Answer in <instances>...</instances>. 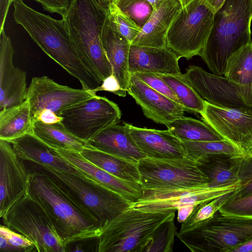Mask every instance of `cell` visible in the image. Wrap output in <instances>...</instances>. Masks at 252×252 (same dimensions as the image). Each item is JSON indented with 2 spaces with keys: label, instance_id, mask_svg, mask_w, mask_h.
<instances>
[{
  "label": "cell",
  "instance_id": "obj_1",
  "mask_svg": "<svg viewBox=\"0 0 252 252\" xmlns=\"http://www.w3.org/2000/svg\"><path fill=\"white\" fill-rule=\"evenodd\" d=\"M13 6L15 21L23 27L47 56L78 79L82 89L93 90L101 85L79 56L64 19L57 20L38 12L23 0H15Z\"/></svg>",
  "mask_w": 252,
  "mask_h": 252
},
{
  "label": "cell",
  "instance_id": "obj_2",
  "mask_svg": "<svg viewBox=\"0 0 252 252\" xmlns=\"http://www.w3.org/2000/svg\"><path fill=\"white\" fill-rule=\"evenodd\" d=\"M28 194L45 210L66 245L97 238L102 229L49 175L35 167L29 171Z\"/></svg>",
  "mask_w": 252,
  "mask_h": 252
},
{
  "label": "cell",
  "instance_id": "obj_3",
  "mask_svg": "<svg viewBox=\"0 0 252 252\" xmlns=\"http://www.w3.org/2000/svg\"><path fill=\"white\" fill-rule=\"evenodd\" d=\"M251 0H225L215 13L210 33L200 53L213 73L224 76L229 57L252 41Z\"/></svg>",
  "mask_w": 252,
  "mask_h": 252
},
{
  "label": "cell",
  "instance_id": "obj_4",
  "mask_svg": "<svg viewBox=\"0 0 252 252\" xmlns=\"http://www.w3.org/2000/svg\"><path fill=\"white\" fill-rule=\"evenodd\" d=\"M106 15L96 0H72L63 18L81 59L101 82L113 73L101 39Z\"/></svg>",
  "mask_w": 252,
  "mask_h": 252
},
{
  "label": "cell",
  "instance_id": "obj_5",
  "mask_svg": "<svg viewBox=\"0 0 252 252\" xmlns=\"http://www.w3.org/2000/svg\"><path fill=\"white\" fill-rule=\"evenodd\" d=\"M51 176L79 204L102 229L131 203L78 169L65 172L35 164Z\"/></svg>",
  "mask_w": 252,
  "mask_h": 252
},
{
  "label": "cell",
  "instance_id": "obj_6",
  "mask_svg": "<svg viewBox=\"0 0 252 252\" xmlns=\"http://www.w3.org/2000/svg\"><path fill=\"white\" fill-rule=\"evenodd\" d=\"M176 211L146 212L128 207L103 228L96 251L144 252L158 227L174 219Z\"/></svg>",
  "mask_w": 252,
  "mask_h": 252
},
{
  "label": "cell",
  "instance_id": "obj_7",
  "mask_svg": "<svg viewBox=\"0 0 252 252\" xmlns=\"http://www.w3.org/2000/svg\"><path fill=\"white\" fill-rule=\"evenodd\" d=\"M217 213L176 236L192 252H231L252 239V218Z\"/></svg>",
  "mask_w": 252,
  "mask_h": 252
},
{
  "label": "cell",
  "instance_id": "obj_8",
  "mask_svg": "<svg viewBox=\"0 0 252 252\" xmlns=\"http://www.w3.org/2000/svg\"><path fill=\"white\" fill-rule=\"evenodd\" d=\"M11 230L31 241L38 252H65L67 246L48 215L28 193L11 206L1 217Z\"/></svg>",
  "mask_w": 252,
  "mask_h": 252
},
{
  "label": "cell",
  "instance_id": "obj_9",
  "mask_svg": "<svg viewBox=\"0 0 252 252\" xmlns=\"http://www.w3.org/2000/svg\"><path fill=\"white\" fill-rule=\"evenodd\" d=\"M215 13L204 0L189 1L173 21L166 47L187 60L199 56L210 33Z\"/></svg>",
  "mask_w": 252,
  "mask_h": 252
},
{
  "label": "cell",
  "instance_id": "obj_10",
  "mask_svg": "<svg viewBox=\"0 0 252 252\" xmlns=\"http://www.w3.org/2000/svg\"><path fill=\"white\" fill-rule=\"evenodd\" d=\"M138 167L142 189L170 190L208 186V177L195 161L187 157L163 159L146 157L138 162Z\"/></svg>",
  "mask_w": 252,
  "mask_h": 252
},
{
  "label": "cell",
  "instance_id": "obj_11",
  "mask_svg": "<svg viewBox=\"0 0 252 252\" xmlns=\"http://www.w3.org/2000/svg\"><path fill=\"white\" fill-rule=\"evenodd\" d=\"M121 116L116 103L96 94L63 110L60 115L65 128L86 142L106 127L118 124Z\"/></svg>",
  "mask_w": 252,
  "mask_h": 252
},
{
  "label": "cell",
  "instance_id": "obj_12",
  "mask_svg": "<svg viewBox=\"0 0 252 252\" xmlns=\"http://www.w3.org/2000/svg\"><path fill=\"white\" fill-rule=\"evenodd\" d=\"M204 122L244 157L252 155V107H227L205 100L200 114Z\"/></svg>",
  "mask_w": 252,
  "mask_h": 252
},
{
  "label": "cell",
  "instance_id": "obj_13",
  "mask_svg": "<svg viewBox=\"0 0 252 252\" xmlns=\"http://www.w3.org/2000/svg\"><path fill=\"white\" fill-rule=\"evenodd\" d=\"M240 183L216 188L207 186L170 190L143 189L141 196L129 208L146 212L177 210L187 205H197L235 191Z\"/></svg>",
  "mask_w": 252,
  "mask_h": 252
},
{
  "label": "cell",
  "instance_id": "obj_14",
  "mask_svg": "<svg viewBox=\"0 0 252 252\" xmlns=\"http://www.w3.org/2000/svg\"><path fill=\"white\" fill-rule=\"evenodd\" d=\"M95 95L92 90L62 85L44 75L32 78L26 99L30 103L33 121L43 109H49L60 116L63 110Z\"/></svg>",
  "mask_w": 252,
  "mask_h": 252
},
{
  "label": "cell",
  "instance_id": "obj_15",
  "mask_svg": "<svg viewBox=\"0 0 252 252\" xmlns=\"http://www.w3.org/2000/svg\"><path fill=\"white\" fill-rule=\"evenodd\" d=\"M11 144L0 139V217L28 193L29 171Z\"/></svg>",
  "mask_w": 252,
  "mask_h": 252
},
{
  "label": "cell",
  "instance_id": "obj_16",
  "mask_svg": "<svg viewBox=\"0 0 252 252\" xmlns=\"http://www.w3.org/2000/svg\"><path fill=\"white\" fill-rule=\"evenodd\" d=\"M184 74L207 102L223 107H249L243 101L240 86L226 77L209 73L194 65L189 66Z\"/></svg>",
  "mask_w": 252,
  "mask_h": 252
},
{
  "label": "cell",
  "instance_id": "obj_17",
  "mask_svg": "<svg viewBox=\"0 0 252 252\" xmlns=\"http://www.w3.org/2000/svg\"><path fill=\"white\" fill-rule=\"evenodd\" d=\"M127 93L140 106L145 117L157 124L166 126L184 116L186 111L182 105L156 91L133 74Z\"/></svg>",
  "mask_w": 252,
  "mask_h": 252
},
{
  "label": "cell",
  "instance_id": "obj_18",
  "mask_svg": "<svg viewBox=\"0 0 252 252\" xmlns=\"http://www.w3.org/2000/svg\"><path fill=\"white\" fill-rule=\"evenodd\" d=\"M0 35V111L18 105L27 98L26 72L13 63L14 50L4 29Z\"/></svg>",
  "mask_w": 252,
  "mask_h": 252
},
{
  "label": "cell",
  "instance_id": "obj_19",
  "mask_svg": "<svg viewBox=\"0 0 252 252\" xmlns=\"http://www.w3.org/2000/svg\"><path fill=\"white\" fill-rule=\"evenodd\" d=\"M50 148L73 166L130 202H135L141 196L143 189L140 184L126 181L111 174L87 160L79 152Z\"/></svg>",
  "mask_w": 252,
  "mask_h": 252
},
{
  "label": "cell",
  "instance_id": "obj_20",
  "mask_svg": "<svg viewBox=\"0 0 252 252\" xmlns=\"http://www.w3.org/2000/svg\"><path fill=\"white\" fill-rule=\"evenodd\" d=\"M126 124L135 143L147 157L163 159L186 157L182 141L168 129L158 130Z\"/></svg>",
  "mask_w": 252,
  "mask_h": 252
},
{
  "label": "cell",
  "instance_id": "obj_21",
  "mask_svg": "<svg viewBox=\"0 0 252 252\" xmlns=\"http://www.w3.org/2000/svg\"><path fill=\"white\" fill-rule=\"evenodd\" d=\"M181 57L166 47H154L131 44L128 65L131 74L148 72L161 74L181 73Z\"/></svg>",
  "mask_w": 252,
  "mask_h": 252
},
{
  "label": "cell",
  "instance_id": "obj_22",
  "mask_svg": "<svg viewBox=\"0 0 252 252\" xmlns=\"http://www.w3.org/2000/svg\"><path fill=\"white\" fill-rule=\"evenodd\" d=\"M87 143L88 147L136 163L147 157L135 143L126 122L106 127Z\"/></svg>",
  "mask_w": 252,
  "mask_h": 252
},
{
  "label": "cell",
  "instance_id": "obj_23",
  "mask_svg": "<svg viewBox=\"0 0 252 252\" xmlns=\"http://www.w3.org/2000/svg\"><path fill=\"white\" fill-rule=\"evenodd\" d=\"M183 7L178 0H165L154 9L131 44L154 47H166L168 31Z\"/></svg>",
  "mask_w": 252,
  "mask_h": 252
},
{
  "label": "cell",
  "instance_id": "obj_24",
  "mask_svg": "<svg viewBox=\"0 0 252 252\" xmlns=\"http://www.w3.org/2000/svg\"><path fill=\"white\" fill-rule=\"evenodd\" d=\"M101 39L105 53L112 66L113 74L123 91L127 93L131 75L128 65L131 44L112 28L107 15L102 28Z\"/></svg>",
  "mask_w": 252,
  "mask_h": 252
},
{
  "label": "cell",
  "instance_id": "obj_25",
  "mask_svg": "<svg viewBox=\"0 0 252 252\" xmlns=\"http://www.w3.org/2000/svg\"><path fill=\"white\" fill-rule=\"evenodd\" d=\"M16 154L23 160L65 172L74 167L57 154L32 133H27L10 142Z\"/></svg>",
  "mask_w": 252,
  "mask_h": 252
},
{
  "label": "cell",
  "instance_id": "obj_26",
  "mask_svg": "<svg viewBox=\"0 0 252 252\" xmlns=\"http://www.w3.org/2000/svg\"><path fill=\"white\" fill-rule=\"evenodd\" d=\"M226 154L208 155L195 162L199 169L208 177V186L216 188L240 183L239 169L241 158Z\"/></svg>",
  "mask_w": 252,
  "mask_h": 252
},
{
  "label": "cell",
  "instance_id": "obj_27",
  "mask_svg": "<svg viewBox=\"0 0 252 252\" xmlns=\"http://www.w3.org/2000/svg\"><path fill=\"white\" fill-rule=\"evenodd\" d=\"M224 76L240 86L245 104L252 107V41L229 57Z\"/></svg>",
  "mask_w": 252,
  "mask_h": 252
},
{
  "label": "cell",
  "instance_id": "obj_28",
  "mask_svg": "<svg viewBox=\"0 0 252 252\" xmlns=\"http://www.w3.org/2000/svg\"><path fill=\"white\" fill-rule=\"evenodd\" d=\"M32 126L30 105L27 99L0 111V139L10 143L27 133H32Z\"/></svg>",
  "mask_w": 252,
  "mask_h": 252
},
{
  "label": "cell",
  "instance_id": "obj_29",
  "mask_svg": "<svg viewBox=\"0 0 252 252\" xmlns=\"http://www.w3.org/2000/svg\"><path fill=\"white\" fill-rule=\"evenodd\" d=\"M80 153L87 160L111 174L126 181L140 184L138 163L87 146Z\"/></svg>",
  "mask_w": 252,
  "mask_h": 252
},
{
  "label": "cell",
  "instance_id": "obj_30",
  "mask_svg": "<svg viewBox=\"0 0 252 252\" xmlns=\"http://www.w3.org/2000/svg\"><path fill=\"white\" fill-rule=\"evenodd\" d=\"M32 133L51 148L81 152L87 146V142L68 132L61 122L46 124L35 121L33 123Z\"/></svg>",
  "mask_w": 252,
  "mask_h": 252
},
{
  "label": "cell",
  "instance_id": "obj_31",
  "mask_svg": "<svg viewBox=\"0 0 252 252\" xmlns=\"http://www.w3.org/2000/svg\"><path fill=\"white\" fill-rule=\"evenodd\" d=\"M181 141H219L224 140L205 122L183 116L165 126Z\"/></svg>",
  "mask_w": 252,
  "mask_h": 252
},
{
  "label": "cell",
  "instance_id": "obj_32",
  "mask_svg": "<svg viewBox=\"0 0 252 252\" xmlns=\"http://www.w3.org/2000/svg\"><path fill=\"white\" fill-rule=\"evenodd\" d=\"M157 74L170 86L186 111L199 114L203 111L205 100L194 89L184 74Z\"/></svg>",
  "mask_w": 252,
  "mask_h": 252
},
{
  "label": "cell",
  "instance_id": "obj_33",
  "mask_svg": "<svg viewBox=\"0 0 252 252\" xmlns=\"http://www.w3.org/2000/svg\"><path fill=\"white\" fill-rule=\"evenodd\" d=\"M186 157L196 161L203 157L215 154L243 156L234 146L225 140L219 141H182ZM244 157V156H243Z\"/></svg>",
  "mask_w": 252,
  "mask_h": 252
},
{
  "label": "cell",
  "instance_id": "obj_34",
  "mask_svg": "<svg viewBox=\"0 0 252 252\" xmlns=\"http://www.w3.org/2000/svg\"><path fill=\"white\" fill-rule=\"evenodd\" d=\"M232 193H227L197 205L189 216L182 223L179 232L187 231L195 225L212 218L229 199Z\"/></svg>",
  "mask_w": 252,
  "mask_h": 252
},
{
  "label": "cell",
  "instance_id": "obj_35",
  "mask_svg": "<svg viewBox=\"0 0 252 252\" xmlns=\"http://www.w3.org/2000/svg\"><path fill=\"white\" fill-rule=\"evenodd\" d=\"M107 17L112 28L131 44L142 29L122 12L114 3L108 6Z\"/></svg>",
  "mask_w": 252,
  "mask_h": 252
},
{
  "label": "cell",
  "instance_id": "obj_36",
  "mask_svg": "<svg viewBox=\"0 0 252 252\" xmlns=\"http://www.w3.org/2000/svg\"><path fill=\"white\" fill-rule=\"evenodd\" d=\"M174 219L162 223L153 235L144 252H171L177 234Z\"/></svg>",
  "mask_w": 252,
  "mask_h": 252
},
{
  "label": "cell",
  "instance_id": "obj_37",
  "mask_svg": "<svg viewBox=\"0 0 252 252\" xmlns=\"http://www.w3.org/2000/svg\"><path fill=\"white\" fill-rule=\"evenodd\" d=\"M114 3L141 29L154 9L147 0H116Z\"/></svg>",
  "mask_w": 252,
  "mask_h": 252
},
{
  "label": "cell",
  "instance_id": "obj_38",
  "mask_svg": "<svg viewBox=\"0 0 252 252\" xmlns=\"http://www.w3.org/2000/svg\"><path fill=\"white\" fill-rule=\"evenodd\" d=\"M232 194L219 212L223 215L252 218V194L244 197H233Z\"/></svg>",
  "mask_w": 252,
  "mask_h": 252
},
{
  "label": "cell",
  "instance_id": "obj_39",
  "mask_svg": "<svg viewBox=\"0 0 252 252\" xmlns=\"http://www.w3.org/2000/svg\"><path fill=\"white\" fill-rule=\"evenodd\" d=\"M240 187L232 192L233 197H244L252 194V157L242 158L239 172Z\"/></svg>",
  "mask_w": 252,
  "mask_h": 252
},
{
  "label": "cell",
  "instance_id": "obj_40",
  "mask_svg": "<svg viewBox=\"0 0 252 252\" xmlns=\"http://www.w3.org/2000/svg\"><path fill=\"white\" fill-rule=\"evenodd\" d=\"M150 87L181 105L177 95L170 86L157 74L148 72L134 73Z\"/></svg>",
  "mask_w": 252,
  "mask_h": 252
},
{
  "label": "cell",
  "instance_id": "obj_41",
  "mask_svg": "<svg viewBox=\"0 0 252 252\" xmlns=\"http://www.w3.org/2000/svg\"><path fill=\"white\" fill-rule=\"evenodd\" d=\"M0 236L20 252H37L33 243L24 235L15 232L5 225L0 226Z\"/></svg>",
  "mask_w": 252,
  "mask_h": 252
},
{
  "label": "cell",
  "instance_id": "obj_42",
  "mask_svg": "<svg viewBox=\"0 0 252 252\" xmlns=\"http://www.w3.org/2000/svg\"><path fill=\"white\" fill-rule=\"evenodd\" d=\"M34 0L40 3L46 11L50 13H58L63 18L65 15L72 1V0Z\"/></svg>",
  "mask_w": 252,
  "mask_h": 252
},
{
  "label": "cell",
  "instance_id": "obj_43",
  "mask_svg": "<svg viewBox=\"0 0 252 252\" xmlns=\"http://www.w3.org/2000/svg\"><path fill=\"white\" fill-rule=\"evenodd\" d=\"M100 91L110 92L122 97H125L126 95V93L123 91L118 80L113 73L102 82L101 85L92 90L95 94Z\"/></svg>",
  "mask_w": 252,
  "mask_h": 252
},
{
  "label": "cell",
  "instance_id": "obj_44",
  "mask_svg": "<svg viewBox=\"0 0 252 252\" xmlns=\"http://www.w3.org/2000/svg\"><path fill=\"white\" fill-rule=\"evenodd\" d=\"M62 118L58 116L52 111L49 109H43L41 111L33 120V123L35 121H40L46 124H53L61 122Z\"/></svg>",
  "mask_w": 252,
  "mask_h": 252
},
{
  "label": "cell",
  "instance_id": "obj_45",
  "mask_svg": "<svg viewBox=\"0 0 252 252\" xmlns=\"http://www.w3.org/2000/svg\"><path fill=\"white\" fill-rule=\"evenodd\" d=\"M198 205V204H197ZM197 205L189 204L181 206L178 208L177 220L178 222L182 223L191 214Z\"/></svg>",
  "mask_w": 252,
  "mask_h": 252
},
{
  "label": "cell",
  "instance_id": "obj_46",
  "mask_svg": "<svg viewBox=\"0 0 252 252\" xmlns=\"http://www.w3.org/2000/svg\"><path fill=\"white\" fill-rule=\"evenodd\" d=\"M9 6V0H0V32L4 29Z\"/></svg>",
  "mask_w": 252,
  "mask_h": 252
},
{
  "label": "cell",
  "instance_id": "obj_47",
  "mask_svg": "<svg viewBox=\"0 0 252 252\" xmlns=\"http://www.w3.org/2000/svg\"><path fill=\"white\" fill-rule=\"evenodd\" d=\"M0 251L1 252H20L16 247L10 244L2 236H0Z\"/></svg>",
  "mask_w": 252,
  "mask_h": 252
},
{
  "label": "cell",
  "instance_id": "obj_48",
  "mask_svg": "<svg viewBox=\"0 0 252 252\" xmlns=\"http://www.w3.org/2000/svg\"><path fill=\"white\" fill-rule=\"evenodd\" d=\"M231 252H252V239L235 248Z\"/></svg>",
  "mask_w": 252,
  "mask_h": 252
},
{
  "label": "cell",
  "instance_id": "obj_49",
  "mask_svg": "<svg viewBox=\"0 0 252 252\" xmlns=\"http://www.w3.org/2000/svg\"><path fill=\"white\" fill-rule=\"evenodd\" d=\"M216 13L223 5L225 0H204Z\"/></svg>",
  "mask_w": 252,
  "mask_h": 252
},
{
  "label": "cell",
  "instance_id": "obj_50",
  "mask_svg": "<svg viewBox=\"0 0 252 252\" xmlns=\"http://www.w3.org/2000/svg\"><path fill=\"white\" fill-rule=\"evenodd\" d=\"M97 2L104 8L107 10L108 6L116 0H96Z\"/></svg>",
  "mask_w": 252,
  "mask_h": 252
},
{
  "label": "cell",
  "instance_id": "obj_51",
  "mask_svg": "<svg viewBox=\"0 0 252 252\" xmlns=\"http://www.w3.org/2000/svg\"><path fill=\"white\" fill-rule=\"evenodd\" d=\"M153 6L154 9L158 8L165 0H147Z\"/></svg>",
  "mask_w": 252,
  "mask_h": 252
},
{
  "label": "cell",
  "instance_id": "obj_52",
  "mask_svg": "<svg viewBox=\"0 0 252 252\" xmlns=\"http://www.w3.org/2000/svg\"><path fill=\"white\" fill-rule=\"evenodd\" d=\"M15 0H9V5H10L12 2H14Z\"/></svg>",
  "mask_w": 252,
  "mask_h": 252
},
{
  "label": "cell",
  "instance_id": "obj_53",
  "mask_svg": "<svg viewBox=\"0 0 252 252\" xmlns=\"http://www.w3.org/2000/svg\"><path fill=\"white\" fill-rule=\"evenodd\" d=\"M251 2H252V0H251Z\"/></svg>",
  "mask_w": 252,
  "mask_h": 252
},
{
  "label": "cell",
  "instance_id": "obj_54",
  "mask_svg": "<svg viewBox=\"0 0 252 252\" xmlns=\"http://www.w3.org/2000/svg\"></svg>",
  "mask_w": 252,
  "mask_h": 252
}]
</instances>
